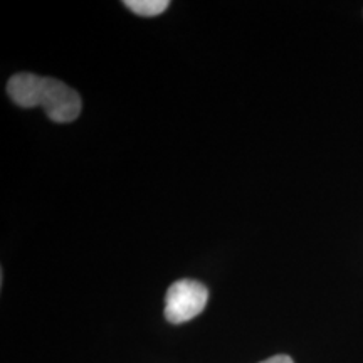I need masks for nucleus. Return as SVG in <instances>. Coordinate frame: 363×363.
Masks as SVG:
<instances>
[{"label": "nucleus", "mask_w": 363, "mask_h": 363, "mask_svg": "<svg viewBox=\"0 0 363 363\" xmlns=\"http://www.w3.org/2000/svg\"><path fill=\"white\" fill-rule=\"evenodd\" d=\"M7 93L22 108H44L45 115L56 123L74 121L83 106L79 94L62 81L40 78L30 72L13 74L7 83Z\"/></svg>", "instance_id": "obj_1"}, {"label": "nucleus", "mask_w": 363, "mask_h": 363, "mask_svg": "<svg viewBox=\"0 0 363 363\" xmlns=\"http://www.w3.org/2000/svg\"><path fill=\"white\" fill-rule=\"evenodd\" d=\"M208 289L194 279L175 281L167 291L165 318L174 325L185 323L206 310Z\"/></svg>", "instance_id": "obj_2"}, {"label": "nucleus", "mask_w": 363, "mask_h": 363, "mask_svg": "<svg viewBox=\"0 0 363 363\" xmlns=\"http://www.w3.org/2000/svg\"><path fill=\"white\" fill-rule=\"evenodd\" d=\"M125 6L142 17H155L165 12L170 2L167 0H126Z\"/></svg>", "instance_id": "obj_3"}, {"label": "nucleus", "mask_w": 363, "mask_h": 363, "mask_svg": "<svg viewBox=\"0 0 363 363\" xmlns=\"http://www.w3.org/2000/svg\"><path fill=\"white\" fill-rule=\"evenodd\" d=\"M261 363H293V360L288 355H276V357L267 358V360Z\"/></svg>", "instance_id": "obj_4"}]
</instances>
